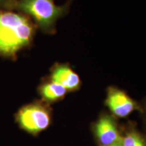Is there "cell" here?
Returning <instances> with one entry per match:
<instances>
[{"label": "cell", "mask_w": 146, "mask_h": 146, "mask_svg": "<svg viewBox=\"0 0 146 146\" xmlns=\"http://www.w3.org/2000/svg\"><path fill=\"white\" fill-rule=\"evenodd\" d=\"M122 146H146V134L140 132L133 125L128 128L124 137L120 139Z\"/></svg>", "instance_id": "ba28073f"}, {"label": "cell", "mask_w": 146, "mask_h": 146, "mask_svg": "<svg viewBox=\"0 0 146 146\" xmlns=\"http://www.w3.org/2000/svg\"><path fill=\"white\" fill-rule=\"evenodd\" d=\"M16 8L31 16L45 31H52L56 21L66 10V6L56 5L54 0H20Z\"/></svg>", "instance_id": "7a4b0ae2"}, {"label": "cell", "mask_w": 146, "mask_h": 146, "mask_svg": "<svg viewBox=\"0 0 146 146\" xmlns=\"http://www.w3.org/2000/svg\"><path fill=\"white\" fill-rule=\"evenodd\" d=\"M33 28L23 15L0 12V54L12 56L31 41Z\"/></svg>", "instance_id": "6da1fadb"}, {"label": "cell", "mask_w": 146, "mask_h": 146, "mask_svg": "<svg viewBox=\"0 0 146 146\" xmlns=\"http://www.w3.org/2000/svg\"><path fill=\"white\" fill-rule=\"evenodd\" d=\"M94 131L102 146L110 145L119 141L121 139L114 118L108 114L100 116L94 125Z\"/></svg>", "instance_id": "5b68a950"}, {"label": "cell", "mask_w": 146, "mask_h": 146, "mask_svg": "<svg viewBox=\"0 0 146 146\" xmlns=\"http://www.w3.org/2000/svg\"><path fill=\"white\" fill-rule=\"evenodd\" d=\"M52 81L58 83L68 91H74L80 86L79 76L70 67L66 65H60L53 70Z\"/></svg>", "instance_id": "8992f818"}, {"label": "cell", "mask_w": 146, "mask_h": 146, "mask_svg": "<svg viewBox=\"0 0 146 146\" xmlns=\"http://www.w3.org/2000/svg\"><path fill=\"white\" fill-rule=\"evenodd\" d=\"M106 104L114 116L125 118L134 110L141 111V106L125 94L123 91L116 88L109 89Z\"/></svg>", "instance_id": "277c9868"}, {"label": "cell", "mask_w": 146, "mask_h": 146, "mask_svg": "<svg viewBox=\"0 0 146 146\" xmlns=\"http://www.w3.org/2000/svg\"><path fill=\"white\" fill-rule=\"evenodd\" d=\"M51 120L50 109L40 102L24 106L15 115V121L20 129L33 136L46 130L50 127Z\"/></svg>", "instance_id": "3957f363"}, {"label": "cell", "mask_w": 146, "mask_h": 146, "mask_svg": "<svg viewBox=\"0 0 146 146\" xmlns=\"http://www.w3.org/2000/svg\"><path fill=\"white\" fill-rule=\"evenodd\" d=\"M108 146H122V144H121V142H120V140L119 141L116 142V143H113V144H112V145H108Z\"/></svg>", "instance_id": "30bf717a"}, {"label": "cell", "mask_w": 146, "mask_h": 146, "mask_svg": "<svg viewBox=\"0 0 146 146\" xmlns=\"http://www.w3.org/2000/svg\"><path fill=\"white\" fill-rule=\"evenodd\" d=\"M141 112L142 114V118H143L144 126H145V129L146 131V100L145 101V102H144L143 106H141Z\"/></svg>", "instance_id": "9c48e42d"}, {"label": "cell", "mask_w": 146, "mask_h": 146, "mask_svg": "<svg viewBox=\"0 0 146 146\" xmlns=\"http://www.w3.org/2000/svg\"><path fill=\"white\" fill-rule=\"evenodd\" d=\"M66 92V89L60 84L52 81L44 84L39 89L40 95L46 102L59 101L64 97Z\"/></svg>", "instance_id": "52a82bcc"}, {"label": "cell", "mask_w": 146, "mask_h": 146, "mask_svg": "<svg viewBox=\"0 0 146 146\" xmlns=\"http://www.w3.org/2000/svg\"><path fill=\"white\" fill-rule=\"evenodd\" d=\"M3 0H0V2H1V1H3Z\"/></svg>", "instance_id": "8fae6325"}]
</instances>
